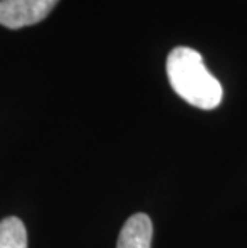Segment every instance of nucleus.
Instances as JSON below:
<instances>
[{
	"label": "nucleus",
	"instance_id": "f03ea898",
	"mask_svg": "<svg viewBox=\"0 0 247 248\" xmlns=\"http://www.w3.org/2000/svg\"><path fill=\"white\" fill-rule=\"evenodd\" d=\"M58 0H0V24L21 29L44 21Z\"/></svg>",
	"mask_w": 247,
	"mask_h": 248
},
{
	"label": "nucleus",
	"instance_id": "7ed1b4c3",
	"mask_svg": "<svg viewBox=\"0 0 247 248\" xmlns=\"http://www.w3.org/2000/svg\"><path fill=\"white\" fill-rule=\"evenodd\" d=\"M151 218L145 213H136L124 223L117 239V248H151Z\"/></svg>",
	"mask_w": 247,
	"mask_h": 248
},
{
	"label": "nucleus",
	"instance_id": "20e7f679",
	"mask_svg": "<svg viewBox=\"0 0 247 248\" xmlns=\"http://www.w3.org/2000/svg\"><path fill=\"white\" fill-rule=\"evenodd\" d=\"M0 248H28V232L16 216L0 221Z\"/></svg>",
	"mask_w": 247,
	"mask_h": 248
},
{
	"label": "nucleus",
	"instance_id": "f257e3e1",
	"mask_svg": "<svg viewBox=\"0 0 247 248\" xmlns=\"http://www.w3.org/2000/svg\"><path fill=\"white\" fill-rule=\"evenodd\" d=\"M165 67L173 92L188 104L210 110L222 103V83L210 74L199 51L177 46L167 56Z\"/></svg>",
	"mask_w": 247,
	"mask_h": 248
}]
</instances>
